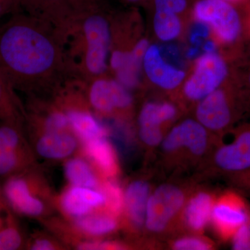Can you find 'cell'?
<instances>
[{
  "label": "cell",
  "mask_w": 250,
  "mask_h": 250,
  "mask_svg": "<svg viewBox=\"0 0 250 250\" xmlns=\"http://www.w3.org/2000/svg\"><path fill=\"white\" fill-rule=\"evenodd\" d=\"M215 198L208 190L190 192L181 213L179 226L192 234L203 233L210 222Z\"/></svg>",
  "instance_id": "14"
},
{
  "label": "cell",
  "mask_w": 250,
  "mask_h": 250,
  "mask_svg": "<svg viewBox=\"0 0 250 250\" xmlns=\"http://www.w3.org/2000/svg\"><path fill=\"white\" fill-rule=\"evenodd\" d=\"M170 248L176 250H209L213 244L210 240L196 235H188L176 238L171 242Z\"/></svg>",
  "instance_id": "27"
},
{
  "label": "cell",
  "mask_w": 250,
  "mask_h": 250,
  "mask_svg": "<svg viewBox=\"0 0 250 250\" xmlns=\"http://www.w3.org/2000/svg\"><path fill=\"white\" fill-rule=\"evenodd\" d=\"M224 1H228V2H240V1H245V0H224Z\"/></svg>",
  "instance_id": "37"
},
{
  "label": "cell",
  "mask_w": 250,
  "mask_h": 250,
  "mask_svg": "<svg viewBox=\"0 0 250 250\" xmlns=\"http://www.w3.org/2000/svg\"><path fill=\"white\" fill-rule=\"evenodd\" d=\"M103 192L106 197L105 207L110 214L118 217L123 213L125 192L118 184L106 182L103 186Z\"/></svg>",
  "instance_id": "25"
},
{
  "label": "cell",
  "mask_w": 250,
  "mask_h": 250,
  "mask_svg": "<svg viewBox=\"0 0 250 250\" xmlns=\"http://www.w3.org/2000/svg\"><path fill=\"white\" fill-rule=\"evenodd\" d=\"M77 140L68 131L44 132L36 144V150L46 159L67 157L75 150Z\"/></svg>",
  "instance_id": "20"
},
{
  "label": "cell",
  "mask_w": 250,
  "mask_h": 250,
  "mask_svg": "<svg viewBox=\"0 0 250 250\" xmlns=\"http://www.w3.org/2000/svg\"><path fill=\"white\" fill-rule=\"evenodd\" d=\"M63 112L68 118L72 131L83 142L107 136V129L88 110L69 106Z\"/></svg>",
  "instance_id": "19"
},
{
  "label": "cell",
  "mask_w": 250,
  "mask_h": 250,
  "mask_svg": "<svg viewBox=\"0 0 250 250\" xmlns=\"http://www.w3.org/2000/svg\"><path fill=\"white\" fill-rule=\"evenodd\" d=\"M0 205H1V204H0Z\"/></svg>",
  "instance_id": "41"
},
{
  "label": "cell",
  "mask_w": 250,
  "mask_h": 250,
  "mask_svg": "<svg viewBox=\"0 0 250 250\" xmlns=\"http://www.w3.org/2000/svg\"><path fill=\"white\" fill-rule=\"evenodd\" d=\"M43 129L45 132H62L71 127L65 113L61 110H54L44 119Z\"/></svg>",
  "instance_id": "28"
},
{
  "label": "cell",
  "mask_w": 250,
  "mask_h": 250,
  "mask_svg": "<svg viewBox=\"0 0 250 250\" xmlns=\"http://www.w3.org/2000/svg\"><path fill=\"white\" fill-rule=\"evenodd\" d=\"M193 16L195 21L208 28L218 43H232L241 34L239 16L228 1L201 0L195 5Z\"/></svg>",
  "instance_id": "6"
},
{
  "label": "cell",
  "mask_w": 250,
  "mask_h": 250,
  "mask_svg": "<svg viewBox=\"0 0 250 250\" xmlns=\"http://www.w3.org/2000/svg\"><path fill=\"white\" fill-rule=\"evenodd\" d=\"M154 29L156 36L162 41H173L182 32V22L178 14L167 11H156L154 18Z\"/></svg>",
  "instance_id": "24"
},
{
  "label": "cell",
  "mask_w": 250,
  "mask_h": 250,
  "mask_svg": "<svg viewBox=\"0 0 250 250\" xmlns=\"http://www.w3.org/2000/svg\"><path fill=\"white\" fill-rule=\"evenodd\" d=\"M105 203L106 197L103 191L76 186L67 189L61 198L62 210L67 215L78 218L105 206Z\"/></svg>",
  "instance_id": "16"
},
{
  "label": "cell",
  "mask_w": 250,
  "mask_h": 250,
  "mask_svg": "<svg viewBox=\"0 0 250 250\" xmlns=\"http://www.w3.org/2000/svg\"><path fill=\"white\" fill-rule=\"evenodd\" d=\"M190 193L185 187L171 182L156 187L148 200L145 223L146 231L152 236H161L177 228Z\"/></svg>",
  "instance_id": "4"
},
{
  "label": "cell",
  "mask_w": 250,
  "mask_h": 250,
  "mask_svg": "<svg viewBox=\"0 0 250 250\" xmlns=\"http://www.w3.org/2000/svg\"><path fill=\"white\" fill-rule=\"evenodd\" d=\"M156 11H167L178 14L187 7V0H154Z\"/></svg>",
  "instance_id": "31"
},
{
  "label": "cell",
  "mask_w": 250,
  "mask_h": 250,
  "mask_svg": "<svg viewBox=\"0 0 250 250\" xmlns=\"http://www.w3.org/2000/svg\"><path fill=\"white\" fill-rule=\"evenodd\" d=\"M228 75V66L223 57L215 50L206 52L197 59L193 72L184 82V100L197 104L220 88Z\"/></svg>",
  "instance_id": "5"
},
{
  "label": "cell",
  "mask_w": 250,
  "mask_h": 250,
  "mask_svg": "<svg viewBox=\"0 0 250 250\" xmlns=\"http://www.w3.org/2000/svg\"><path fill=\"white\" fill-rule=\"evenodd\" d=\"M124 248L123 245L116 242L108 241L85 242L78 246L79 250H123Z\"/></svg>",
  "instance_id": "32"
},
{
  "label": "cell",
  "mask_w": 250,
  "mask_h": 250,
  "mask_svg": "<svg viewBox=\"0 0 250 250\" xmlns=\"http://www.w3.org/2000/svg\"><path fill=\"white\" fill-rule=\"evenodd\" d=\"M142 67L151 83L165 90H174L183 83L184 70L166 60L158 46L149 45L143 60Z\"/></svg>",
  "instance_id": "13"
},
{
  "label": "cell",
  "mask_w": 250,
  "mask_h": 250,
  "mask_svg": "<svg viewBox=\"0 0 250 250\" xmlns=\"http://www.w3.org/2000/svg\"><path fill=\"white\" fill-rule=\"evenodd\" d=\"M231 239L233 249L250 250V216Z\"/></svg>",
  "instance_id": "30"
},
{
  "label": "cell",
  "mask_w": 250,
  "mask_h": 250,
  "mask_svg": "<svg viewBox=\"0 0 250 250\" xmlns=\"http://www.w3.org/2000/svg\"><path fill=\"white\" fill-rule=\"evenodd\" d=\"M77 12L101 6L100 0H70Z\"/></svg>",
  "instance_id": "35"
},
{
  "label": "cell",
  "mask_w": 250,
  "mask_h": 250,
  "mask_svg": "<svg viewBox=\"0 0 250 250\" xmlns=\"http://www.w3.org/2000/svg\"><path fill=\"white\" fill-rule=\"evenodd\" d=\"M22 12L50 23L66 36L78 12L70 0H18Z\"/></svg>",
  "instance_id": "12"
},
{
  "label": "cell",
  "mask_w": 250,
  "mask_h": 250,
  "mask_svg": "<svg viewBox=\"0 0 250 250\" xmlns=\"http://www.w3.org/2000/svg\"><path fill=\"white\" fill-rule=\"evenodd\" d=\"M111 42L112 20L102 6L78 13L65 36V57L70 78L86 83L106 75Z\"/></svg>",
  "instance_id": "2"
},
{
  "label": "cell",
  "mask_w": 250,
  "mask_h": 250,
  "mask_svg": "<svg viewBox=\"0 0 250 250\" xmlns=\"http://www.w3.org/2000/svg\"><path fill=\"white\" fill-rule=\"evenodd\" d=\"M250 216L243 199L234 192H228L215 198L210 223L219 237L229 240L233 238Z\"/></svg>",
  "instance_id": "11"
},
{
  "label": "cell",
  "mask_w": 250,
  "mask_h": 250,
  "mask_svg": "<svg viewBox=\"0 0 250 250\" xmlns=\"http://www.w3.org/2000/svg\"><path fill=\"white\" fill-rule=\"evenodd\" d=\"M15 88L0 69V119L19 124L21 107Z\"/></svg>",
  "instance_id": "21"
},
{
  "label": "cell",
  "mask_w": 250,
  "mask_h": 250,
  "mask_svg": "<svg viewBox=\"0 0 250 250\" xmlns=\"http://www.w3.org/2000/svg\"><path fill=\"white\" fill-rule=\"evenodd\" d=\"M215 146L205 161L210 170L231 177L250 170V125L236 131L229 143Z\"/></svg>",
  "instance_id": "7"
},
{
  "label": "cell",
  "mask_w": 250,
  "mask_h": 250,
  "mask_svg": "<svg viewBox=\"0 0 250 250\" xmlns=\"http://www.w3.org/2000/svg\"><path fill=\"white\" fill-rule=\"evenodd\" d=\"M232 95L220 86L196 104L195 119L215 136L228 131L234 120Z\"/></svg>",
  "instance_id": "10"
},
{
  "label": "cell",
  "mask_w": 250,
  "mask_h": 250,
  "mask_svg": "<svg viewBox=\"0 0 250 250\" xmlns=\"http://www.w3.org/2000/svg\"><path fill=\"white\" fill-rule=\"evenodd\" d=\"M178 116V107L171 102L150 101L145 103L138 117L141 142L147 147H159L167 133V126Z\"/></svg>",
  "instance_id": "9"
},
{
  "label": "cell",
  "mask_w": 250,
  "mask_h": 250,
  "mask_svg": "<svg viewBox=\"0 0 250 250\" xmlns=\"http://www.w3.org/2000/svg\"><path fill=\"white\" fill-rule=\"evenodd\" d=\"M249 82H250V77H249Z\"/></svg>",
  "instance_id": "40"
},
{
  "label": "cell",
  "mask_w": 250,
  "mask_h": 250,
  "mask_svg": "<svg viewBox=\"0 0 250 250\" xmlns=\"http://www.w3.org/2000/svg\"><path fill=\"white\" fill-rule=\"evenodd\" d=\"M229 179L236 187L250 192V170L229 177Z\"/></svg>",
  "instance_id": "34"
},
{
  "label": "cell",
  "mask_w": 250,
  "mask_h": 250,
  "mask_svg": "<svg viewBox=\"0 0 250 250\" xmlns=\"http://www.w3.org/2000/svg\"><path fill=\"white\" fill-rule=\"evenodd\" d=\"M65 37L50 23L18 12L0 26V69L15 89L58 93L69 78Z\"/></svg>",
  "instance_id": "1"
},
{
  "label": "cell",
  "mask_w": 250,
  "mask_h": 250,
  "mask_svg": "<svg viewBox=\"0 0 250 250\" xmlns=\"http://www.w3.org/2000/svg\"><path fill=\"white\" fill-rule=\"evenodd\" d=\"M84 152L88 159L104 177L113 178L119 171L114 148L106 137L85 141Z\"/></svg>",
  "instance_id": "18"
},
{
  "label": "cell",
  "mask_w": 250,
  "mask_h": 250,
  "mask_svg": "<svg viewBox=\"0 0 250 250\" xmlns=\"http://www.w3.org/2000/svg\"><path fill=\"white\" fill-rule=\"evenodd\" d=\"M196 119L179 122L167 131L161 142V157L171 168L190 167L205 163L216 141Z\"/></svg>",
  "instance_id": "3"
},
{
  "label": "cell",
  "mask_w": 250,
  "mask_h": 250,
  "mask_svg": "<svg viewBox=\"0 0 250 250\" xmlns=\"http://www.w3.org/2000/svg\"><path fill=\"white\" fill-rule=\"evenodd\" d=\"M85 90L92 107L103 116H126L134 104L130 90L107 75L85 83Z\"/></svg>",
  "instance_id": "8"
},
{
  "label": "cell",
  "mask_w": 250,
  "mask_h": 250,
  "mask_svg": "<svg viewBox=\"0 0 250 250\" xmlns=\"http://www.w3.org/2000/svg\"><path fill=\"white\" fill-rule=\"evenodd\" d=\"M22 149L0 148V176L10 175L21 168L24 160Z\"/></svg>",
  "instance_id": "26"
},
{
  "label": "cell",
  "mask_w": 250,
  "mask_h": 250,
  "mask_svg": "<svg viewBox=\"0 0 250 250\" xmlns=\"http://www.w3.org/2000/svg\"><path fill=\"white\" fill-rule=\"evenodd\" d=\"M126 1H129V2L136 3L139 2V1H141L142 0H126Z\"/></svg>",
  "instance_id": "38"
},
{
  "label": "cell",
  "mask_w": 250,
  "mask_h": 250,
  "mask_svg": "<svg viewBox=\"0 0 250 250\" xmlns=\"http://www.w3.org/2000/svg\"><path fill=\"white\" fill-rule=\"evenodd\" d=\"M75 225L78 231L84 234L100 236L116 231L119 224L117 217L108 213L106 214L87 215L79 218Z\"/></svg>",
  "instance_id": "22"
},
{
  "label": "cell",
  "mask_w": 250,
  "mask_h": 250,
  "mask_svg": "<svg viewBox=\"0 0 250 250\" xmlns=\"http://www.w3.org/2000/svg\"><path fill=\"white\" fill-rule=\"evenodd\" d=\"M22 243V236L14 225L0 229V250H18Z\"/></svg>",
  "instance_id": "29"
},
{
  "label": "cell",
  "mask_w": 250,
  "mask_h": 250,
  "mask_svg": "<svg viewBox=\"0 0 250 250\" xmlns=\"http://www.w3.org/2000/svg\"><path fill=\"white\" fill-rule=\"evenodd\" d=\"M21 11L22 9L18 0H0V18Z\"/></svg>",
  "instance_id": "33"
},
{
  "label": "cell",
  "mask_w": 250,
  "mask_h": 250,
  "mask_svg": "<svg viewBox=\"0 0 250 250\" xmlns=\"http://www.w3.org/2000/svg\"><path fill=\"white\" fill-rule=\"evenodd\" d=\"M1 228V220H0V229Z\"/></svg>",
  "instance_id": "39"
},
{
  "label": "cell",
  "mask_w": 250,
  "mask_h": 250,
  "mask_svg": "<svg viewBox=\"0 0 250 250\" xmlns=\"http://www.w3.org/2000/svg\"><path fill=\"white\" fill-rule=\"evenodd\" d=\"M150 184L147 181H133L125 192L124 210L126 223L134 231H141L145 228L146 210L150 195Z\"/></svg>",
  "instance_id": "15"
},
{
  "label": "cell",
  "mask_w": 250,
  "mask_h": 250,
  "mask_svg": "<svg viewBox=\"0 0 250 250\" xmlns=\"http://www.w3.org/2000/svg\"><path fill=\"white\" fill-rule=\"evenodd\" d=\"M31 249L33 250H52L56 248L52 242L47 239L36 240L31 245Z\"/></svg>",
  "instance_id": "36"
},
{
  "label": "cell",
  "mask_w": 250,
  "mask_h": 250,
  "mask_svg": "<svg viewBox=\"0 0 250 250\" xmlns=\"http://www.w3.org/2000/svg\"><path fill=\"white\" fill-rule=\"evenodd\" d=\"M4 193L11 207L21 214L37 216L43 212V204L31 195L29 184L22 177H11L5 184Z\"/></svg>",
  "instance_id": "17"
},
{
  "label": "cell",
  "mask_w": 250,
  "mask_h": 250,
  "mask_svg": "<svg viewBox=\"0 0 250 250\" xmlns=\"http://www.w3.org/2000/svg\"><path fill=\"white\" fill-rule=\"evenodd\" d=\"M66 178L72 186L96 188L98 178L86 161L80 158L70 159L65 166Z\"/></svg>",
  "instance_id": "23"
}]
</instances>
